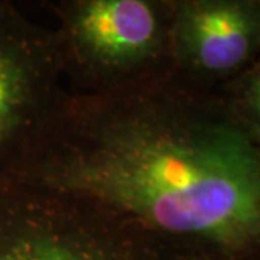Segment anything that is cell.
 Instances as JSON below:
<instances>
[{
	"mask_svg": "<svg viewBox=\"0 0 260 260\" xmlns=\"http://www.w3.org/2000/svg\"><path fill=\"white\" fill-rule=\"evenodd\" d=\"M194 260H260V148L225 95L175 68L68 91L6 168Z\"/></svg>",
	"mask_w": 260,
	"mask_h": 260,
	"instance_id": "6da1fadb",
	"label": "cell"
},
{
	"mask_svg": "<svg viewBox=\"0 0 260 260\" xmlns=\"http://www.w3.org/2000/svg\"><path fill=\"white\" fill-rule=\"evenodd\" d=\"M0 260H194L83 197L0 168Z\"/></svg>",
	"mask_w": 260,
	"mask_h": 260,
	"instance_id": "7a4b0ae2",
	"label": "cell"
},
{
	"mask_svg": "<svg viewBox=\"0 0 260 260\" xmlns=\"http://www.w3.org/2000/svg\"><path fill=\"white\" fill-rule=\"evenodd\" d=\"M174 5L148 0H80L64 9L67 73L99 88L174 68L171 28ZM84 88V90H88Z\"/></svg>",
	"mask_w": 260,
	"mask_h": 260,
	"instance_id": "3957f363",
	"label": "cell"
},
{
	"mask_svg": "<svg viewBox=\"0 0 260 260\" xmlns=\"http://www.w3.org/2000/svg\"><path fill=\"white\" fill-rule=\"evenodd\" d=\"M58 32L0 3V168L25 152L68 90Z\"/></svg>",
	"mask_w": 260,
	"mask_h": 260,
	"instance_id": "277c9868",
	"label": "cell"
},
{
	"mask_svg": "<svg viewBox=\"0 0 260 260\" xmlns=\"http://www.w3.org/2000/svg\"><path fill=\"white\" fill-rule=\"evenodd\" d=\"M171 59L200 87L236 80L260 59V0L175 3Z\"/></svg>",
	"mask_w": 260,
	"mask_h": 260,
	"instance_id": "5b68a950",
	"label": "cell"
},
{
	"mask_svg": "<svg viewBox=\"0 0 260 260\" xmlns=\"http://www.w3.org/2000/svg\"><path fill=\"white\" fill-rule=\"evenodd\" d=\"M225 99L246 127L260 129V61L233 80Z\"/></svg>",
	"mask_w": 260,
	"mask_h": 260,
	"instance_id": "8992f818",
	"label": "cell"
},
{
	"mask_svg": "<svg viewBox=\"0 0 260 260\" xmlns=\"http://www.w3.org/2000/svg\"><path fill=\"white\" fill-rule=\"evenodd\" d=\"M247 130H249L251 138L254 139V142L257 143V146L260 148V129H251V127H247Z\"/></svg>",
	"mask_w": 260,
	"mask_h": 260,
	"instance_id": "52a82bcc",
	"label": "cell"
},
{
	"mask_svg": "<svg viewBox=\"0 0 260 260\" xmlns=\"http://www.w3.org/2000/svg\"><path fill=\"white\" fill-rule=\"evenodd\" d=\"M259 61H260V59H259Z\"/></svg>",
	"mask_w": 260,
	"mask_h": 260,
	"instance_id": "ba28073f",
	"label": "cell"
}]
</instances>
